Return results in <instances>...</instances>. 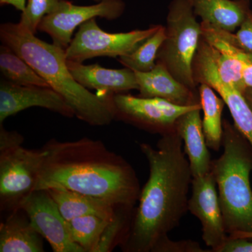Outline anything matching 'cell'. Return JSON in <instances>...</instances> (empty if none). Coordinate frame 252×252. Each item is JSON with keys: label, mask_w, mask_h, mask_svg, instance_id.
<instances>
[{"label": "cell", "mask_w": 252, "mask_h": 252, "mask_svg": "<svg viewBox=\"0 0 252 252\" xmlns=\"http://www.w3.org/2000/svg\"><path fill=\"white\" fill-rule=\"evenodd\" d=\"M140 148L148 162L149 178L120 245L126 252H171L175 241L168 234L189 210L193 180L183 140L175 130L162 135L157 148L147 143Z\"/></svg>", "instance_id": "cell-1"}, {"label": "cell", "mask_w": 252, "mask_h": 252, "mask_svg": "<svg viewBox=\"0 0 252 252\" xmlns=\"http://www.w3.org/2000/svg\"><path fill=\"white\" fill-rule=\"evenodd\" d=\"M42 149L44 160L35 190L67 189L117 207L133 208L139 200L140 182L133 167L101 141L52 139Z\"/></svg>", "instance_id": "cell-2"}, {"label": "cell", "mask_w": 252, "mask_h": 252, "mask_svg": "<svg viewBox=\"0 0 252 252\" xmlns=\"http://www.w3.org/2000/svg\"><path fill=\"white\" fill-rule=\"evenodd\" d=\"M0 39L62 96L79 120L92 126H108L115 120L114 94H94L79 84L68 69L64 49L41 40L18 23H2Z\"/></svg>", "instance_id": "cell-3"}, {"label": "cell", "mask_w": 252, "mask_h": 252, "mask_svg": "<svg viewBox=\"0 0 252 252\" xmlns=\"http://www.w3.org/2000/svg\"><path fill=\"white\" fill-rule=\"evenodd\" d=\"M223 152L212 161L225 231L252 232V146L234 124L223 120Z\"/></svg>", "instance_id": "cell-4"}, {"label": "cell", "mask_w": 252, "mask_h": 252, "mask_svg": "<svg viewBox=\"0 0 252 252\" xmlns=\"http://www.w3.org/2000/svg\"><path fill=\"white\" fill-rule=\"evenodd\" d=\"M196 17L188 0H172L165 26V39L157 59L177 81L193 91L198 90L193 79V63L203 36L201 23Z\"/></svg>", "instance_id": "cell-5"}, {"label": "cell", "mask_w": 252, "mask_h": 252, "mask_svg": "<svg viewBox=\"0 0 252 252\" xmlns=\"http://www.w3.org/2000/svg\"><path fill=\"white\" fill-rule=\"evenodd\" d=\"M160 25H152L145 30L127 32L108 33L99 27L96 18L79 26L65 51L67 60L81 63L97 57L117 58L135 51L154 34Z\"/></svg>", "instance_id": "cell-6"}, {"label": "cell", "mask_w": 252, "mask_h": 252, "mask_svg": "<svg viewBox=\"0 0 252 252\" xmlns=\"http://www.w3.org/2000/svg\"><path fill=\"white\" fill-rule=\"evenodd\" d=\"M40 149L22 145L0 152V207L1 212H14L35 190L44 160Z\"/></svg>", "instance_id": "cell-7"}, {"label": "cell", "mask_w": 252, "mask_h": 252, "mask_svg": "<svg viewBox=\"0 0 252 252\" xmlns=\"http://www.w3.org/2000/svg\"><path fill=\"white\" fill-rule=\"evenodd\" d=\"M115 119L160 135L176 130L177 121L200 104L181 106L165 99L126 94L112 97Z\"/></svg>", "instance_id": "cell-8"}, {"label": "cell", "mask_w": 252, "mask_h": 252, "mask_svg": "<svg viewBox=\"0 0 252 252\" xmlns=\"http://www.w3.org/2000/svg\"><path fill=\"white\" fill-rule=\"evenodd\" d=\"M125 9L124 0H102L90 6H78L62 0L56 11L43 18L38 31L49 34L53 44L65 50L78 26L94 18L114 21L124 14Z\"/></svg>", "instance_id": "cell-9"}, {"label": "cell", "mask_w": 252, "mask_h": 252, "mask_svg": "<svg viewBox=\"0 0 252 252\" xmlns=\"http://www.w3.org/2000/svg\"><path fill=\"white\" fill-rule=\"evenodd\" d=\"M195 84L212 88L224 101L234 121V125L252 146V109L243 93L220 79L210 44L202 36L193 63Z\"/></svg>", "instance_id": "cell-10"}, {"label": "cell", "mask_w": 252, "mask_h": 252, "mask_svg": "<svg viewBox=\"0 0 252 252\" xmlns=\"http://www.w3.org/2000/svg\"><path fill=\"white\" fill-rule=\"evenodd\" d=\"M36 231L45 238L54 252H84L71 238L67 220L46 189L32 192L21 203Z\"/></svg>", "instance_id": "cell-11"}, {"label": "cell", "mask_w": 252, "mask_h": 252, "mask_svg": "<svg viewBox=\"0 0 252 252\" xmlns=\"http://www.w3.org/2000/svg\"><path fill=\"white\" fill-rule=\"evenodd\" d=\"M217 188L211 170L206 175L193 177L188 204L189 211L201 223L204 243L214 252L228 238Z\"/></svg>", "instance_id": "cell-12"}, {"label": "cell", "mask_w": 252, "mask_h": 252, "mask_svg": "<svg viewBox=\"0 0 252 252\" xmlns=\"http://www.w3.org/2000/svg\"><path fill=\"white\" fill-rule=\"evenodd\" d=\"M33 107L58 113L63 117L74 116L62 96L50 87L21 86L5 79L0 82V124L8 117Z\"/></svg>", "instance_id": "cell-13"}, {"label": "cell", "mask_w": 252, "mask_h": 252, "mask_svg": "<svg viewBox=\"0 0 252 252\" xmlns=\"http://www.w3.org/2000/svg\"><path fill=\"white\" fill-rule=\"evenodd\" d=\"M67 65L74 79L86 89H94L99 94H125L138 90L135 72L129 68L107 69L98 64H86L67 60Z\"/></svg>", "instance_id": "cell-14"}, {"label": "cell", "mask_w": 252, "mask_h": 252, "mask_svg": "<svg viewBox=\"0 0 252 252\" xmlns=\"http://www.w3.org/2000/svg\"><path fill=\"white\" fill-rule=\"evenodd\" d=\"M135 74L140 97L163 99L181 106L200 104L198 90H191L177 81L160 63L149 72Z\"/></svg>", "instance_id": "cell-15"}, {"label": "cell", "mask_w": 252, "mask_h": 252, "mask_svg": "<svg viewBox=\"0 0 252 252\" xmlns=\"http://www.w3.org/2000/svg\"><path fill=\"white\" fill-rule=\"evenodd\" d=\"M201 105L182 116L176 124V130L184 143L193 177L206 175L211 170V157L203 129Z\"/></svg>", "instance_id": "cell-16"}, {"label": "cell", "mask_w": 252, "mask_h": 252, "mask_svg": "<svg viewBox=\"0 0 252 252\" xmlns=\"http://www.w3.org/2000/svg\"><path fill=\"white\" fill-rule=\"evenodd\" d=\"M195 16L221 31L233 33L251 9L250 0H188Z\"/></svg>", "instance_id": "cell-17"}, {"label": "cell", "mask_w": 252, "mask_h": 252, "mask_svg": "<svg viewBox=\"0 0 252 252\" xmlns=\"http://www.w3.org/2000/svg\"><path fill=\"white\" fill-rule=\"evenodd\" d=\"M43 237L22 209L10 212L0 225V252H43Z\"/></svg>", "instance_id": "cell-18"}, {"label": "cell", "mask_w": 252, "mask_h": 252, "mask_svg": "<svg viewBox=\"0 0 252 252\" xmlns=\"http://www.w3.org/2000/svg\"><path fill=\"white\" fill-rule=\"evenodd\" d=\"M66 220L86 215L111 220L117 207L101 199L63 189H47Z\"/></svg>", "instance_id": "cell-19"}, {"label": "cell", "mask_w": 252, "mask_h": 252, "mask_svg": "<svg viewBox=\"0 0 252 252\" xmlns=\"http://www.w3.org/2000/svg\"><path fill=\"white\" fill-rule=\"evenodd\" d=\"M198 89L200 105L203 112L202 122L205 141L209 149L219 152L222 146V114L225 103L210 86L205 84H199Z\"/></svg>", "instance_id": "cell-20"}, {"label": "cell", "mask_w": 252, "mask_h": 252, "mask_svg": "<svg viewBox=\"0 0 252 252\" xmlns=\"http://www.w3.org/2000/svg\"><path fill=\"white\" fill-rule=\"evenodd\" d=\"M0 70L4 79L13 84L50 87L29 63L4 44L0 46Z\"/></svg>", "instance_id": "cell-21"}, {"label": "cell", "mask_w": 252, "mask_h": 252, "mask_svg": "<svg viewBox=\"0 0 252 252\" xmlns=\"http://www.w3.org/2000/svg\"><path fill=\"white\" fill-rule=\"evenodd\" d=\"M110 220L95 215L77 217L67 220L68 230L73 241L84 252H95L101 235Z\"/></svg>", "instance_id": "cell-22"}, {"label": "cell", "mask_w": 252, "mask_h": 252, "mask_svg": "<svg viewBox=\"0 0 252 252\" xmlns=\"http://www.w3.org/2000/svg\"><path fill=\"white\" fill-rule=\"evenodd\" d=\"M165 39V26L160 25L158 31L144 41L130 54L121 56L118 61L134 72H149L157 64V55Z\"/></svg>", "instance_id": "cell-23"}, {"label": "cell", "mask_w": 252, "mask_h": 252, "mask_svg": "<svg viewBox=\"0 0 252 252\" xmlns=\"http://www.w3.org/2000/svg\"><path fill=\"white\" fill-rule=\"evenodd\" d=\"M133 208L117 207L114 217L109 220L99 239L95 252L112 251L116 245H121L130 226Z\"/></svg>", "instance_id": "cell-24"}, {"label": "cell", "mask_w": 252, "mask_h": 252, "mask_svg": "<svg viewBox=\"0 0 252 252\" xmlns=\"http://www.w3.org/2000/svg\"><path fill=\"white\" fill-rule=\"evenodd\" d=\"M210 46L220 79L243 93L246 87L244 84L243 63L232 55Z\"/></svg>", "instance_id": "cell-25"}, {"label": "cell", "mask_w": 252, "mask_h": 252, "mask_svg": "<svg viewBox=\"0 0 252 252\" xmlns=\"http://www.w3.org/2000/svg\"><path fill=\"white\" fill-rule=\"evenodd\" d=\"M62 0H27L18 25L35 34L43 18L54 13Z\"/></svg>", "instance_id": "cell-26"}, {"label": "cell", "mask_w": 252, "mask_h": 252, "mask_svg": "<svg viewBox=\"0 0 252 252\" xmlns=\"http://www.w3.org/2000/svg\"><path fill=\"white\" fill-rule=\"evenodd\" d=\"M225 33L230 42L245 52L252 54V10H250L235 34L228 32Z\"/></svg>", "instance_id": "cell-27"}, {"label": "cell", "mask_w": 252, "mask_h": 252, "mask_svg": "<svg viewBox=\"0 0 252 252\" xmlns=\"http://www.w3.org/2000/svg\"><path fill=\"white\" fill-rule=\"evenodd\" d=\"M24 138L16 131L6 130L0 124V152L22 145Z\"/></svg>", "instance_id": "cell-28"}, {"label": "cell", "mask_w": 252, "mask_h": 252, "mask_svg": "<svg viewBox=\"0 0 252 252\" xmlns=\"http://www.w3.org/2000/svg\"><path fill=\"white\" fill-rule=\"evenodd\" d=\"M216 252H252V241L248 239L228 238Z\"/></svg>", "instance_id": "cell-29"}, {"label": "cell", "mask_w": 252, "mask_h": 252, "mask_svg": "<svg viewBox=\"0 0 252 252\" xmlns=\"http://www.w3.org/2000/svg\"><path fill=\"white\" fill-rule=\"evenodd\" d=\"M243 61L244 84L246 89L252 88V54L246 53Z\"/></svg>", "instance_id": "cell-30"}, {"label": "cell", "mask_w": 252, "mask_h": 252, "mask_svg": "<svg viewBox=\"0 0 252 252\" xmlns=\"http://www.w3.org/2000/svg\"><path fill=\"white\" fill-rule=\"evenodd\" d=\"M26 1L27 0H0V4L1 6L11 5V6H14L15 9L22 12L26 8Z\"/></svg>", "instance_id": "cell-31"}, {"label": "cell", "mask_w": 252, "mask_h": 252, "mask_svg": "<svg viewBox=\"0 0 252 252\" xmlns=\"http://www.w3.org/2000/svg\"><path fill=\"white\" fill-rule=\"evenodd\" d=\"M228 236L231 237V238L252 239V232H238V233L229 235Z\"/></svg>", "instance_id": "cell-32"}, {"label": "cell", "mask_w": 252, "mask_h": 252, "mask_svg": "<svg viewBox=\"0 0 252 252\" xmlns=\"http://www.w3.org/2000/svg\"><path fill=\"white\" fill-rule=\"evenodd\" d=\"M244 97L252 109V88H247L243 93Z\"/></svg>", "instance_id": "cell-33"}, {"label": "cell", "mask_w": 252, "mask_h": 252, "mask_svg": "<svg viewBox=\"0 0 252 252\" xmlns=\"http://www.w3.org/2000/svg\"><path fill=\"white\" fill-rule=\"evenodd\" d=\"M93 1H95L96 3L100 2L102 0H93Z\"/></svg>", "instance_id": "cell-34"}]
</instances>
